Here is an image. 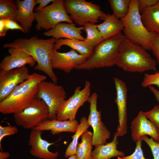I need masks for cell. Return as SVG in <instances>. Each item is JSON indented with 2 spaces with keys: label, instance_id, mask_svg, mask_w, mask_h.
Instances as JSON below:
<instances>
[{
  "label": "cell",
  "instance_id": "ffe728a7",
  "mask_svg": "<svg viewBox=\"0 0 159 159\" xmlns=\"http://www.w3.org/2000/svg\"><path fill=\"white\" fill-rule=\"evenodd\" d=\"M79 124L76 119L61 121L56 119H48L43 121L34 129L39 130H50L54 135L63 132L75 133Z\"/></svg>",
  "mask_w": 159,
  "mask_h": 159
},
{
  "label": "cell",
  "instance_id": "f1b7e54d",
  "mask_svg": "<svg viewBox=\"0 0 159 159\" xmlns=\"http://www.w3.org/2000/svg\"><path fill=\"white\" fill-rule=\"evenodd\" d=\"M17 7L12 0H0V19H9L14 20Z\"/></svg>",
  "mask_w": 159,
  "mask_h": 159
},
{
  "label": "cell",
  "instance_id": "8d00e7d4",
  "mask_svg": "<svg viewBox=\"0 0 159 159\" xmlns=\"http://www.w3.org/2000/svg\"><path fill=\"white\" fill-rule=\"evenodd\" d=\"M159 1V0H138V7L140 12L154 5Z\"/></svg>",
  "mask_w": 159,
  "mask_h": 159
},
{
  "label": "cell",
  "instance_id": "83f0119b",
  "mask_svg": "<svg viewBox=\"0 0 159 159\" xmlns=\"http://www.w3.org/2000/svg\"><path fill=\"white\" fill-rule=\"evenodd\" d=\"M131 0H109L113 14L117 19H120L128 14Z\"/></svg>",
  "mask_w": 159,
  "mask_h": 159
},
{
  "label": "cell",
  "instance_id": "b9f144b4",
  "mask_svg": "<svg viewBox=\"0 0 159 159\" xmlns=\"http://www.w3.org/2000/svg\"><path fill=\"white\" fill-rule=\"evenodd\" d=\"M68 159H77V158L76 155H74L69 156Z\"/></svg>",
  "mask_w": 159,
  "mask_h": 159
},
{
  "label": "cell",
  "instance_id": "5b68a950",
  "mask_svg": "<svg viewBox=\"0 0 159 159\" xmlns=\"http://www.w3.org/2000/svg\"><path fill=\"white\" fill-rule=\"evenodd\" d=\"M123 25L124 35L130 42L150 50V43L156 33L148 31L143 23L138 0H131L128 13L120 19Z\"/></svg>",
  "mask_w": 159,
  "mask_h": 159
},
{
  "label": "cell",
  "instance_id": "4dcf8cb0",
  "mask_svg": "<svg viewBox=\"0 0 159 159\" xmlns=\"http://www.w3.org/2000/svg\"><path fill=\"white\" fill-rule=\"evenodd\" d=\"M146 117L156 127L159 133V105H157L150 110L143 112Z\"/></svg>",
  "mask_w": 159,
  "mask_h": 159
},
{
  "label": "cell",
  "instance_id": "4316f807",
  "mask_svg": "<svg viewBox=\"0 0 159 159\" xmlns=\"http://www.w3.org/2000/svg\"><path fill=\"white\" fill-rule=\"evenodd\" d=\"M82 26L87 35L85 40L94 47L104 40L96 24L87 23Z\"/></svg>",
  "mask_w": 159,
  "mask_h": 159
},
{
  "label": "cell",
  "instance_id": "ab89813d",
  "mask_svg": "<svg viewBox=\"0 0 159 159\" xmlns=\"http://www.w3.org/2000/svg\"><path fill=\"white\" fill-rule=\"evenodd\" d=\"M150 91L153 93L157 100L159 102V90L152 86L149 87Z\"/></svg>",
  "mask_w": 159,
  "mask_h": 159
},
{
  "label": "cell",
  "instance_id": "7bdbcfd3",
  "mask_svg": "<svg viewBox=\"0 0 159 159\" xmlns=\"http://www.w3.org/2000/svg\"><path fill=\"white\" fill-rule=\"evenodd\" d=\"M158 142L159 143V141H158Z\"/></svg>",
  "mask_w": 159,
  "mask_h": 159
},
{
  "label": "cell",
  "instance_id": "5bb4252c",
  "mask_svg": "<svg viewBox=\"0 0 159 159\" xmlns=\"http://www.w3.org/2000/svg\"><path fill=\"white\" fill-rule=\"evenodd\" d=\"M88 57L78 53L71 49L69 51L61 53L54 49L52 57V67L70 72L73 69L83 63Z\"/></svg>",
  "mask_w": 159,
  "mask_h": 159
},
{
  "label": "cell",
  "instance_id": "60d3db41",
  "mask_svg": "<svg viewBox=\"0 0 159 159\" xmlns=\"http://www.w3.org/2000/svg\"><path fill=\"white\" fill-rule=\"evenodd\" d=\"M10 156V154L9 152H0V159H7Z\"/></svg>",
  "mask_w": 159,
  "mask_h": 159
},
{
  "label": "cell",
  "instance_id": "44dd1931",
  "mask_svg": "<svg viewBox=\"0 0 159 159\" xmlns=\"http://www.w3.org/2000/svg\"><path fill=\"white\" fill-rule=\"evenodd\" d=\"M101 20L103 22L96 24V26L104 39L116 36L123 31V27L121 21L113 14H106Z\"/></svg>",
  "mask_w": 159,
  "mask_h": 159
},
{
  "label": "cell",
  "instance_id": "30bf717a",
  "mask_svg": "<svg viewBox=\"0 0 159 159\" xmlns=\"http://www.w3.org/2000/svg\"><path fill=\"white\" fill-rule=\"evenodd\" d=\"M77 87L73 94L62 103L57 113L56 119L59 120H72L75 119L79 108L88 100L91 95V84L86 80L84 87Z\"/></svg>",
  "mask_w": 159,
  "mask_h": 159
},
{
  "label": "cell",
  "instance_id": "ba28073f",
  "mask_svg": "<svg viewBox=\"0 0 159 159\" xmlns=\"http://www.w3.org/2000/svg\"><path fill=\"white\" fill-rule=\"evenodd\" d=\"M49 109L45 102L36 97L22 111L14 114V118L17 125L32 130L49 119Z\"/></svg>",
  "mask_w": 159,
  "mask_h": 159
},
{
  "label": "cell",
  "instance_id": "e0dca14e",
  "mask_svg": "<svg viewBox=\"0 0 159 159\" xmlns=\"http://www.w3.org/2000/svg\"><path fill=\"white\" fill-rule=\"evenodd\" d=\"M17 10L14 17V20L20 23L24 33H29L35 20L33 10L37 4L35 0H19L16 1Z\"/></svg>",
  "mask_w": 159,
  "mask_h": 159
},
{
  "label": "cell",
  "instance_id": "6da1fadb",
  "mask_svg": "<svg viewBox=\"0 0 159 159\" xmlns=\"http://www.w3.org/2000/svg\"><path fill=\"white\" fill-rule=\"evenodd\" d=\"M56 39H44L37 36L27 38H19L4 44L3 48H12L24 51L32 57L37 64L36 70L47 75L52 82L57 84L58 78L52 67V57Z\"/></svg>",
  "mask_w": 159,
  "mask_h": 159
},
{
  "label": "cell",
  "instance_id": "8992f818",
  "mask_svg": "<svg viewBox=\"0 0 159 159\" xmlns=\"http://www.w3.org/2000/svg\"><path fill=\"white\" fill-rule=\"evenodd\" d=\"M65 9L73 22L83 26L87 23L95 24L106 14L100 5L85 0H65Z\"/></svg>",
  "mask_w": 159,
  "mask_h": 159
},
{
  "label": "cell",
  "instance_id": "2e32d148",
  "mask_svg": "<svg viewBox=\"0 0 159 159\" xmlns=\"http://www.w3.org/2000/svg\"><path fill=\"white\" fill-rule=\"evenodd\" d=\"M43 131L34 129L32 130L29 136V145L31 147L30 153L37 158L42 159H57L59 153L51 152L49 147L54 143H49L43 139L42 137Z\"/></svg>",
  "mask_w": 159,
  "mask_h": 159
},
{
  "label": "cell",
  "instance_id": "277c9868",
  "mask_svg": "<svg viewBox=\"0 0 159 159\" xmlns=\"http://www.w3.org/2000/svg\"><path fill=\"white\" fill-rule=\"evenodd\" d=\"M125 39L121 33L104 39L95 47L92 55L76 69L89 70L115 65L122 43Z\"/></svg>",
  "mask_w": 159,
  "mask_h": 159
},
{
  "label": "cell",
  "instance_id": "74e56055",
  "mask_svg": "<svg viewBox=\"0 0 159 159\" xmlns=\"http://www.w3.org/2000/svg\"><path fill=\"white\" fill-rule=\"evenodd\" d=\"M55 0H35L37 4H39V6L36 8L35 11L42 9L46 6L50 2H53Z\"/></svg>",
  "mask_w": 159,
  "mask_h": 159
},
{
  "label": "cell",
  "instance_id": "8fae6325",
  "mask_svg": "<svg viewBox=\"0 0 159 159\" xmlns=\"http://www.w3.org/2000/svg\"><path fill=\"white\" fill-rule=\"evenodd\" d=\"M98 95L96 92L91 95L88 102L90 104V113L87 121L93 130L92 145L95 146L107 143L110 132L102 121L101 111L97 108Z\"/></svg>",
  "mask_w": 159,
  "mask_h": 159
},
{
  "label": "cell",
  "instance_id": "d6986e66",
  "mask_svg": "<svg viewBox=\"0 0 159 159\" xmlns=\"http://www.w3.org/2000/svg\"><path fill=\"white\" fill-rule=\"evenodd\" d=\"M83 26L77 27L74 23L60 22L54 28L44 32L46 36L52 37L56 39L65 38L66 39H76L85 40V38L82 35Z\"/></svg>",
  "mask_w": 159,
  "mask_h": 159
},
{
  "label": "cell",
  "instance_id": "484cf974",
  "mask_svg": "<svg viewBox=\"0 0 159 159\" xmlns=\"http://www.w3.org/2000/svg\"><path fill=\"white\" fill-rule=\"evenodd\" d=\"M90 126L86 118L85 117H82L80 119V123L75 134L72 136V140L66 150L64 153L65 158L76 154L79 138L84 132L87 130Z\"/></svg>",
  "mask_w": 159,
  "mask_h": 159
},
{
  "label": "cell",
  "instance_id": "d590c367",
  "mask_svg": "<svg viewBox=\"0 0 159 159\" xmlns=\"http://www.w3.org/2000/svg\"><path fill=\"white\" fill-rule=\"evenodd\" d=\"M6 22L4 27V31L6 33L9 30H19L23 32L24 30L21 26L13 19H6Z\"/></svg>",
  "mask_w": 159,
  "mask_h": 159
},
{
  "label": "cell",
  "instance_id": "9c48e42d",
  "mask_svg": "<svg viewBox=\"0 0 159 159\" xmlns=\"http://www.w3.org/2000/svg\"><path fill=\"white\" fill-rule=\"evenodd\" d=\"M66 97L63 87L53 82L43 81L38 85L36 98L42 100L48 106L49 120L56 119L57 112Z\"/></svg>",
  "mask_w": 159,
  "mask_h": 159
},
{
  "label": "cell",
  "instance_id": "e575fe53",
  "mask_svg": "<svg viewBox=\"0 0 159 159\" xmlns=\"http://www.w3.org/2000/svg\"><path fill=\"white\" fill-rule=\"evenodd\" d=\"M150 50L155 57L159 64V33H155L150 43Z\"/></svg>",
  "mask_w": 159,
  "mask_h": 159
},
{
  "label": "cell",
  "instance_id": "f35d334b",
  "mask_svg": "<svg viewBox=\"0 0 159 159\" xmlns=\"http://www.w3.org/2000/svg\"><path fill=\"white\" fill-rule=\"evenodd\" d=\"M6 20V19H0V36L1 37L5 36L6 33L4 31Z\"/></svg>",
  "mask_w": 159,
  "mask_h": 159
},
{
  "label": "cell",
  "instance_id": "52a82bcc",
  "mask_svg": "<svg viewBox=\"0 0 159 159\" xmlns=\"http://www.w3.org/2000/svg\"><path fill=\"white\" fill-rule=\"evenodd\" d=\"M64 1L55 0L50 5L34 12L37 23L35 26L36 30L45 29L47 31L60 22L73 23L65 9Z\"/></svg>",
  "mask_w": 159,
  "mask_h": 159
},
{
  "label": "cell",
  "instance_id": "7a4b0ae2",
  "mask_svg": "<svg viewBox=\"0 0 159 159\" xmlns=\"http://www.w3.org/2000/svg\"><path fill=\"white\" fill-rule=\"evenodd\" d=\"M46 77L36 73L18 85L11 93L0 102V112L3 114H16L22 111L36 97L39 84Z\"/></svg>",
  "mask_w": 159,
  "mask_h": 159
},
{
  "label": "cell",
  "instance_id": "7c38bea8",
  "mask_svg": "<svg viewBox=\"0 0 159 159\" xmlns=\"http://www.w3.org/2000/svg\"><path fill=\"white\" fill-rule=\"evenodd\" d=\"M26 66L6 71L0 70V102L6 98L17 86L30 76Z\"/></svg>",
  "mask_w": 159,
  "mask_h": 159
},
{
  "label": "cell",
  "instance_id": "cb8c5ba5",
  "mask_svg": "<svg viewBox=\"0 0 159 159\" xmlns=\"http://www.w3.org/2000/svg\"><path fill=\"white\" fill-rule=\"evenodd\" d=\"M141 19L149 32L159 33V1L140 12Z\"/></svg>",
  "mask_w": 159,
  "mask_h": 159
},
{
  "label": "cell",
  "instance_id": "603a6c76",
  "mask_svg": "<svg viewBox=\"0 0 159 159\" xmlns=\"http://www.w3.org/2000/svg\"><path fill=\"white\" fill-rule=\"evenodd\" d=\"M66 45L77 52L79 54L87 56L88 58L92 54L94 47L85 40L76 39L62 38L55 39L54 49L57 50L62 46Z\"/></svg>",
  "mask_w": 159,
  "mask_h": 159
},
{
  "label": "cell",
  "instance_id": "1f68e13d",
  "mask_svg": "<svg viewBox=\"0 0 159 159\" xmlns=\"http://www.w3.org/2000/svg\"><path fill=\"white\" fill-rule=\"evenodd\" d=\"M150 147L154 159H159V143L155 142L152 138H149L146 135H143L141 138Z\"/></svg>",
  "mask_w": 159,
  "mask_h": 159
},
{
  "label": "cell",
  "instance_id": "ac0fdd59",
  "mask_svg": "<svg viewBox=\"0 0 159 159\" xmlns=\"http://www.w3.org/2000/svg\"><path fill=\"white\" fill-rule=\"evenodd\" d=\"M8 52L10 55L5 57L0 62V69L9 71L26 64L34 67L36 62L32 57L24 51L10 48Z\"/></svg>",
  "mask_w": 159,
  "mask_h": 159
},
{
  "label": "cell",
  "instance_id": "4fadbf2b",
  "mask_svg": "<svg viewBox=\"0 0 159 159\" xmlns=\"http://www.w3.org/2000/svg\"><path fill=\"white\" fill-rule=\"evenodd\" d=\"M116 92L115 102L118 112V125L114 135L123 136L127 132V100L128 90L125 83L117 77L113 78Z\"/></svg>",
  "mask_w": 159,
  "mask_h": 159
},
{
  "label": "cell",
  "instance_id": "f546056e",
  "mask_svg": "<svg viewBox=\"0 0 159 159\" xmlns=\"http://www.w3.org/2000/svg\"><path fill=\"white\" fill-rule=\"evenodd\" d=\"M152 85H156L159 88V72L154 74L145 73L141 83V86L144 87Z\"/></svg>",
  "mask_w": 159,
  "mask_h": 159
},
{
  "label": "cell",
  "instance_id": "3957f363",
  "mask_svg": "<svg viewBox=\"0 0 159 159\" xmlns=\"http://www.w3.org/2000/svg\"><path fill=\"white\" fill-rule=\"evenodd\" d=\"M146 50L125 38L122 43L115 65L129 72H156L157 61Z\"/></svg>",
  "mask_w": 159,
  "mask_h": 159
},
{
  "label": "cell",
  "instance_id": "9a60e30c",
  "mask_svg": "<svg viewBox=\"0 0 159 159\" xmlns=\"http://www.w3.org/2000/svg\"><path fill=\"white\" fill-rule=\"evenodd\" d=\"M131 135L134 142H136L143 135H149L156 142L159 140V133L156 126L140 111L133 120L130 126Z\"/></svg>",
  "mask_w": 159,
  "mask_h": 159
},
{
  "label": "cell",
  "instance_id": "7402d4cb",
  "mask_svg": "<svg viewBox=\"0 0 159 159\" xmlns=\"http://www.w3.org/2000/svg\"><path fill=\"white\" fill-rule=\"evenodd\" d=\"M118 143L117 137L114 135L111 142L95 146L92 152V159H111L115 157L124 156V152L117 149Z\"/></svg>",
  "mask_w": 159,
  "mask_h": 159
},
{
  "label": "cell",
  "instance_id": "d6a6232c",
  "mask_svg": "<svg viewBox=\"0 0 159 159\" xmlns=\"http://www.w3.org/2000/svg\"><path fill=\"white\" fill-rule=\"evenodd\" d=\"M142 141L140 139L136 143L135 150L132 154L127 156L117 157V159H146L144 156L142 148Z\"/></svg>",
  "mask_w": 159,
  "mask_h": 159
},
{
  "label": "cell",
  "instance_id": "836d02e7",
  "mask_svg": "<svg viewBox=\"0 0 159 159\" xmlns=\"http://www.w3.org/2000/svg\"><path fill=\"white\" fill-rule=\"evenodd\" d=\"M18 132L17 128L15 126L9 125L3 126L0 125V149L2 150L1 141L6 136L11 135L17 133Z\"/></svg>",
  "mask_w": 159,
  "mask_h": 159
},
{
  "label": "cell",
  "instance_id": "d4e9b609",
  "mask_svg": "<svg viewBox=\"0 0 159 159\" xmlns=\"http://www.w3.org/2000/svg\"><path fill=\"white\" fill-rule=\"evenodd\" d=\"M93 133L87 130L81 136L78 144L76 155L77 159H92Z\"/></svg>",
  "mask_w": 159,
  "mask_h": 159
}]
</instances>
